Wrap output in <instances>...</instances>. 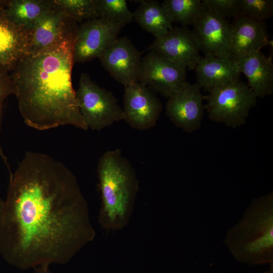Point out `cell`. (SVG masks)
<instances>
[{"label": "cell", "instance_id": "4", "mask_svg": "<svg viewBox=\"0 0 273 273\" xmlns=\"http://www.w3.org/2000/svg\"><path fill=\"white\" fill-rule=\"evenodd\" d=\"M224 243L239 262L273 263V194L254 199L242 218L229 230Z\"/></svg>", "mask_w": 273, "mask_h": 273}, {"label": "cell", "instance_id": "6", "mask_svg": "<svg viewBox=\"0 0 273 273\" xmlns=\"http://www.w3.org/2000/svg\"><path fill=\"white\" fill-rule=\"evenodd\" d=\"M76 100L87 128L101 130L123 120V111L113 94L100 86L89 75L80 77Z\"/></svg>", "mask_w": 273, "mask_h": 273}, {"label": "cell", "instance_id": "7", "mask_svg": "<svg viewBox=\"0 0 273 273\" xmlns=\"http://www.w3.org/2000/svg\"><path fill=\"white\" fill-rule=\"evenodd\" d=\"M122 27L97 18L78 24L74 38V62L98 58L118 38Z\"/></svg>", "mask_w": 273, "mask_h": 273}, {"label": "cell", "instance_id": "25", "mask_svg": "<svg viewBox=\"0 0 273 273\" xmlns=\"http://www.w3.org/2000/svg\"><path fill=\"white\" fill-rule=\"evenodd\" d=\"M14 95V87L10 70L0 65V133L3 118V109L4 102L11 95ZM0 157L7 166L8 171L11 170L6 156L4 154L0 142Z\"/></svg>", "mask_w": 273, "mask_h": 273}, {"label": "cell", "instance_id": "22", "mask_svg": "<svg viewBox=\"0 0 273 273\" xmlns=\"http://www.w3.org/2000/svg\"><path fill=\"white\" fill-rule=\"evenodd\" d=\"M98 18L122 28L134 20L125 0H97Z\"/></svg>", "mask_w": 273, "mask_h": 273}, {"label": "cell", "instance_id": "21", "mask_svg": "<svg viewBox=\"0 0 273 273\" xmlns=\"http://www.w3.org/2000/svg\"><path fill=\"white\" fill-rule=\"evenodd\" d=\"M162 6L172 23L193 25L202 9L201 0H164Z\"/></svg>", "mask_w": 273, "mask_h": 273}, {"label": "cell", "instance_id": "26", "mask_svg": "<svg viewBox=\"0 0 273 273\" xmlns=\"http://www.w3.org/2000/svg\"><path fill=\"white\" fill-rule=\"evenodd\" d=\"M241 0H201L202 5L226 19L240 14Z\"/></svg>", "mask_w": 273, "mask_h": 273}, {"label": "cell", "instance_id": "3", "mask_svg": "<svg viewBox=\"0 0 273 273\" xmlns=\"http://www.w3.org/2000/svg\"><path fill=\"white\" fill-rule=\"evenodd\" d=\"M97 172L101 196L99 222L104 229L119 230L128 223L139 188L135 169L119 149L100 158Z\"/></svg>", "mask_w": 273, "mask_h": 273}, {"label": "cell", "instance_id": "8", "mask_svg": "<svg viewBox=\"0 0 273 273\" xmlns=\"http://www.w3.org/2000/svg\"><path fill=\"white\" fill-rule=\"evenodd\" d=\"M187 70L152 52L142 58L139 82L168 98L187 81Z\"/></svg>", "mask_w": 273, "mask_h": 273}, {"label": "cell", "instance_id": "12", "mask_svg": "<svg viewBox=\"0 0 273 273\" xmlns=\"http://www.w3.org/2000/svg\"><path fill=\"white\" fill-rule=\"evenodd\" d=\"M98 59L111 76L125 87L139 82L142 54L127 37H118Z\"/></svg>", "mask_w": 273, "mask_h": 273}, {"label": "cell", "instance_id": "20", "mask_svg": "<svg viewBox=\"0 0 273 273\" xmlns=\"http://www.w3.org/2000/svg\"><path fill=\"white\" fill-rule=\"evenodd\" d=\"M133 18L144 30L155 38L167 33L172 27V22L159 2L155 0H143L133 12Z\"/></svg>", "mask_w": 273, "mask_h": 273}, {"label": "cell", "instance_id": "29", "mask_svg": "<svg viewBox=\"0 0 273 273\" xmlns=\"http://www.w3.org/2000/svg\"><path fill=\"white\" fill-rule=\"evenodd\" d=\"M3 199L1 196V193H0V210H1V207H2V203H3Z\"/></svg>", "mask_w": 273, "mask_h": 273}, {"label": "cell", "instance_id": "2", "mask_svg": "<svg viewBox=\"0 0 273 273\" xmlns=\"http://www.w3.org/2000/svg\"><path fill=\"white\" fill-rule=\"evenodd\" d=\"M74 36L26 54L10 71L19 111L28 126L46 130L69 125L88 129L72 85Z\"/></svg>", "mask_w": 273, "mask_h": 273}, {"label": "cell", "instance_id": "18", "mask_svg": "<svg viewBox=\"0 0 273 273\" xmlns=\"http://www.w3.org/2000/svg\"><path fill=\"white\" fill-rule=\"evenodd\" d=\"M240 73L248 79V85L257 98H263L273 92V63L271 57L260 51L236 60Z\"/></svg>", "mask_w": 273, "mask_h": 273}, {"label": "cell", "instance_id": "24", "mask_svg": "<svg viewBox=\"0 0 273 273\" xmlns=\"http://www.w3.org/2000/svg\"><path fill=\"white\" fill-rule=\"evenodd\" d=\"M240 14L255 21L264 22L273 15V1L241 0Z\"/></svg>", "mask_w": 273, "mask_h": 273}, {"label": "cell", "instance_id": "5", "mask_svg": "<svg viewBox=\"0 0 273 273\" xmlns=\"http://www.w3.org/2000/svg\"><path fill=\"white\" fill-rule=\"evenodd\" d=\"M257 98L248 84L238 79L204 96L205 110L211 120L235 128L245 123Z\"/></svg>", "mask_w": 273, "mask_h": 273}, {"label": "cell", "instance_id": "1", "mask_svg": "<svg viewBox=\"0 0 273 273\" xmlns=\"http://www.w3.org/2000/svg\"><path fill=\"white\" fill-rule=\"evenodd\" d=\"M74 173L41 153L26 152L9 174L0 210V255L22 270L65 264L95 238Z\"/></svg>", "mask_w": 273, "mask_h": 273}, {"label": "cell", "instance_id": "13", "mask_svg": "<svg viewBox=\"0 0 273 273\" xmlns=\"http://www.w3.org/2000/svg\"><path fill=\"white\" fill-rule=\"evenodd\" d=\"M192 30L204 56L230 57L231 22L202 5Z\"/></svg>", "mask_w": 273, "mask_h": 273}, {"label": "cell", "instance_id": "27", "mask_svg": "<svg viewBox=\"0 0 273 273\" xmlns=\"http://www.w3.org/2000/svg\"><path fill=\"white\" fill-rule=\"evenodd\" d=\"M33 273H52L50 269V265L43 264L33 268Z\"/></svg>", "mask_w": 273, "mask_h": 273}, {"label": "cell", "instance_id": "16", "mask_svg": "<svg viewBox=\"0 0 273 273\" xmlns=\"http://www.w3.org/2000/svg\"><path fill=\"white\" fill-rule=\"evenodd\" d=\"M194 70L196 83L208 93L239 79L241 73L236 60L230 57H201Z\"/></svg>", "mask_w": 273, "mask_h": 273}, {"label": "cell", "instance_id": "23", "mask_svg": "<svg viewBox=\"0 0 273 273\" xmlns=\"http://www.w3.org/2000/svg\"><path fill=\"white\" fill-rule=\"evenodd\" d=\"M56 7L79 24L98 18L97 0H53Z\"/></svg>", "mask_w": 273, "mask_h": 273}, {"label": "cell", "instance_id": "14", "mask_svg": "<svg viewBox=\"0 0 273 273\" xmlns=\"http://www.w3.org/2000/svg\"><path fill=\"white\" fill-rule=\"evenodd\" d=\"M77 25V22L54 4V7L29 30L27 53L49 48L74 35Z\"/></svg>", "mask_w": 273, "mask_h": 273}, {"label": "cell", "instance_id": "15", "mask_svg": "<svg viewBox=\"0 0 273 273\" xmlns=\"http://www.w3.org/2000/svg\"><path fill=\"white\" fill-rule=\"evenodd\" d=\"M271 44L264 22L252 20L240 14L231 23L230 53L234 60L260 51Z\"/></svg>", "mask_w": 273, "mask_h": 273}, {"label": "cell", "instance_id": "19", "mask_svg": "<svg viewBox=\"0 0 273 273\" xmlns=\"http://www.w3.org/2000/svg\"><path fill=\"white\" fill-rule=\"evenodd\" d=\"M53 7V0H9L5 1L4 6L7 18L28 30Z\"/></svg>", "mask_w": 273, "mask_h": 273}, {"label": "cell", "instance_id": "11", "mask_svg": "<svg viewBox=\"0 0 273 273\" xmlns=\"http://www.w3.org/2000/svg\"><path fill=\"white\" fill-rule=\"evenodd\" d=\"M148 50L187 71L194 70L201 57L195 35L187 26H173L165 35L155 38Z\"/></svg>", "mask_w": 273, "mask_h": 273}, {"label": "cell", "instance_id": "9", "mask_svg": "<svg viewBox=\"0 0 273 273\" xmlns=\"http://www.w3.org/2000/svg\"><path fill=\"white\" fill-rule=\"evenodd\" d=\"M162 110L151 88L139 82L125 87L123 120L132 128L144 130L154 127Z\"/></svg>", "mask_w": 273, "mask_h": 273}, {"label": "cell", "instance_id": "10", "mask_svg": "<svg viewBox=\"0 0 273 273\" xmlns=\"http://www.w3.org/2000/svg\"><path fill=\"white\" fill-rule=\"evenodd\" d=\"M204 100L200 87L196 83L186 81L168 98L166 114L177 127L192 132L201 126L205 111Z\"/></svg>", "mask_w": 273, "mask_h": 273}, {"label": "cell", "instance_id": "28", "mask_svg": "<svg viewBox=\"0 0 273 273\" xmlns=\"http://www.w3.org/2000/svg\"><path fill=\"white\" fill-rule=\"evenodd\" d=\"M259 273H273V263L270 264V266L268 270L260 272Z\"/></svg>", "mask_w": 273, "mask_h": 273}, {"label": "cell", "instance_id": "17", "mask_svg": "<svg viewBox=\"0 0 273 273\" xmlns=\"http://www.w3.org/2000/svg\"><path fill=\"white\" fill-rule=\"evenodd\" d=\"M5 1H0V65L11 71L27 53L29 31L12 23L5 13Z\"/></svg>", "mask_w": 273, "mask_h": 273}]
</instances>
